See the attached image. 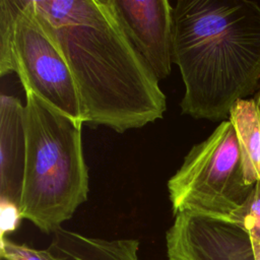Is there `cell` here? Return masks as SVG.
Segmentation results:
<instances>
[{"instance_id": "obj_4", "label": "cell", "mask_w": 260, "mask_h": 260, "mask_svg": "<svg viewBox=\"0 0 260 260\" xmlns=\"http://www.w3.org/2000/svg\"><path fill=\"white\" fill-rule=\"evenodd\" d=\"M254 185L245 181L233 124L223 120L203 141L193 145L168 181L173 213L191 212L235 222Z\"/></svg>"}, {"instance_id": "obj_15", "label": "cell", "mask_w": 260, "mask_h": 260, "mask_svg": "<svg viewBox=\"0 0 260 260\" xmlns=\"http://www.w3.org/2000/svg\"><path fill=\"white\" fill-rule=\"evenodd\" d=\"M257 103H258V107H259V111H260V93H259V98H258Z\"/></svg>"}, {"instance_id": "obj_14", "label": "cell", "mask_w": 260, "mask_h": 260, "mask_svg": "<svg viewBox=\"0 0 260 260\" xmlns=\"http://www.w3.org/2000/svg\"><path fill=\"white\" fill-rule=\"evenodd\" d=\"M21 218L20 208L17 204L0 199V240L5 239L6 234L14 232L18 228Z\"/></svg>"}, {"instance_id": "obj_6", "label": "cell", "mask_w": 260, "mask_h": 260, "mask_svg": "<svg viewBox=\"0 0 260 260\" xmlns=\"http://www.w3.org/2000/svg\"><path fill=\"white\" fill-rule=\"evenodd\" d=\"M170 260H260V241L234 221L181 212L167 232Z\"/></svg>"}, {"instance_id": "obj_1", "label": "cell", "mask_w": 260, "mask_h": 260, "mask_svg": "<svg viewBox=\"0 0 260 260\" xmlns=\"http://www.w3.org/2000/svg\"><path fill=\"white\" fill-rule=\"evenodd\" d=\"M79 96L82 122L118 133L164 117L166 95L111 0H35Z\"/></svg>"}, {"instance_id": "obj_8", "label": "cell", "mask_w": 260, "mask_h": 260, "mask_svg": "<svg viewBox=\"0 0 260 260\" xmlns=\"http://www.w3.org/2000/svg\"><path fill=\"white\" fill-rule=\"evenodd\" d=\"M26 153L25 106L19 99L0 96V199L19 206Z\"/></svg>"}, {"instance_id": "obj_7", "label": "cell", "mask_w": 260, "mask_h": 260, "mask_svg": "<svg viewBox=\"0 0 260 260\" xmlns=\"http://www.w3.org/2000/svg\"><path fill=\"white\" fill-rule=\"evenodd\" d=\"M133 46L157 80L172 71L174 7L168 0H111Z\"/></svg>"}, {"instance_id": "obj_9", "label": "cell", "mask_w": 260, "mask_h": 260, "mask_svg": "<svg viewBox=\"0 0 260 260\" xmlns=\"http://www.w3.org/2000/svg\"><path fill=\"white\" fill-rule=\"evenodd\" d=\"M134 239L104 240L58 229L50 249L64 260H139Z\"/></svg>"}, {"instance_id": "obj_12", "label": "cell", "mask_w": 260, "mask_h": 260, "mask_svg": "<svg viewBox=\"0 0 260 260\" xmlns=\"http://www.w3.org/2000/svg\"><path fill=\"white\" fill-rule=\"evenodd\" d=\"M0 254L4 260H64L50 248L39 250L8 239L0 240Z\"/></svg>"}, {"instance_id": "obj_3", "label": "cell", "mask_w": 260, "mask_h": 260, "mask_svg": "<svg viewBox=\"0 0 260 260\" xmlns=\"http://www.w3.org/2000/svg\"><path fill=\"white\" fill-rule=\"evenodd\" d=\"M26 153L19 208L22 218L55 233L88 195L79 124L25 92Z\"/></svg>"}, {"instance_id": "obj_11", "label": "cell", "mask_w": 260, "mask_h": 260, "mask_svg": "<svg viewBox=\"0 0 260 260\" xmlns=\"http://www.w3.org/2000/svg\"><path fill=\"white\" fill-rule=\"evenodd\" d=\"M15 12V0L0 1V75L13 72L10 43Z\"/></svg>"}, {"instance_id": "obj_13", "label": "cell", "mask_w": 260, "mask_h": 260, "mask_svg": "<svg viewBox=\"0 0 260 260\" xmlns=\"http://www.w3.org/2000/svg\"><path fill=\"white\" fill-rule=\"evenodd\" d=\"M236 223L244 226L254 238L260 241V182H257L254 189L239 211Z\"/></svg>"}, {"instance_id": "obj_2", "label": "cell", "mask_w": 260, "mask_h": 260, "mask_svg": "<svg viewBox=\"0 0 260 260\" xmlns=\"http://www.w3.org/2000/svg\"><path fill=\"white\" fill-rule=\"evenodd\" d=\"M173 62L185 86L182 114L211 121L260 81V6L248 0H179Z\"/></svg>"}, {"instance_id": "obj_10", "label": "cell", "mask_w": 260, "mask_h": 260, "mask_svg": "<svg viewBox=\"0 0 260 260\" xmlns=\"http://www.w3.org/2000/svg\"><path fill=\"white\" fill-rule=\"evenodd\" d=\"M229 120L236 131L244 177L248 185L260 182V111L254 99L237 101L230 110Z\"/></svg>"}, {"instance_id": "obj_5", "label": "cell", "mask_w": 260, "mask_h": 260, "mask_svg": "<svg viewBox=\"0 0 260 260\" xmlns=\"http://www.w3.org/2000/svg\"><path fill=\"white\" fill-rule=\"evenodd\" d=\"M13 72L25 92L83 124L71 71L53 37L43 24L35 0H15L10 43Z\"/></svg>"}]
</instances>
